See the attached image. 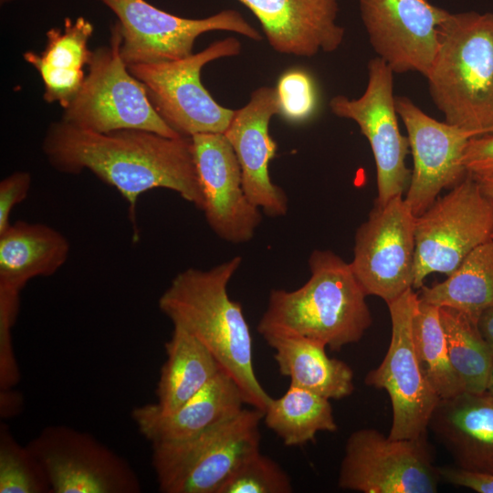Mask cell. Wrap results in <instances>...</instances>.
<instances>
[{"mask_svg":"<svg viewBox=\"0 0 493 493\" xmlns=\"http://www.w3.org/2000/svg\"><path fill=\"white\" fill-rule=\"evenodd\" d=\"M42 148L58 172L79 174L88 170L120 193L128 205L134 242L140 238L137 204L147 191L169 189L203 211L191 137L142 130L100 133L60 120L48 127Z\"/></svg>","mask_w":493,"mask_h":493,"instance_id":"6da1fadb","label":"cell"},{"mask_svg":"<svg viewBox=\"0 0 493 493\" xmlns=\"http://www.w3.org/2000/svg\"><path fill=\"white\" fill-rule=\"evenodd\" d=\"M242 257L236 256L209 268L178 273L158 300L173 327L196 338L240 388L246 404L265 412L271 397L259 383L253 363V340L242 306L227 285Z\"/></svg>","mask_w":493,"mask_h":493,"instance_id":"7a4b0ae2","label":"cell"},{"mask_svg":"<svg viewBox=\"0 0 493 493\" xmlns=\"http://www.w3.org/2000/svg\"><path fill=\"white\" fill-rule=\"evenodd\" d=\"M310 276L293 290L272 289L257 330L306 337L339 351L358 342L372 323L364 290L350 263L330 250L309 257Z\"/></svg>","mask_w":493,"mask_h":493,"instance_id":"3957f363","label":"cell"},{"mask_svg":"<svg viewBox=\"0 0 493 493\" xmlns=\"http://www.w3.org/2000/svg\"><path fill=\"white\" fill-rule=\"evenodd\" d=\"M429 94L445 121L493 132V14L450 13L425 76Z\"/></svg>","mask_w":493,"mask_h":493,"instance_id":"277c9868","label":"cell"},{"mask_svg":"<svg viewBox=\"0 0 493 493\" xmlns=\"http://www.w3.org/2000/svg\"><path fill=\"white\" fill-rule=\"evenodd\" d=\"M264 413L243 409L190 439L152 445V465L163 493H220L236 469L260 451Z\"/></svg>","mask_w":493,"mask_h":493,"instance_id":"5b68a950","label":"cell"},{"mask_svg":"<svg viewBox=\"0 0 493 493\" xmlns=\"http://www.w3.org/2000/svg\"><path fill=\"white\" fill-rule=\"evenodd\" d=\"M121 44L116 22L111 26L110 45L92 50L84 82L63 109L61 120L100 133L142 130L166 137L181 136L162 119L144 85L129 71L121 56Z\"/></svg>","mask_w":493,"mask_h":493,"instance_id":"8992f818","label":"cell"},{"mask_svg":"<svg viewBox=\"0 0 493 493\" xmlns=\"http://www.w3.org/2000/svg\"><path fill=\"white\" fill-rule=\"evenodd\" d=\"M240 52V41L229 37L181 59L127 67L144 85L158 114L176 133L186 137L225 133L235 110L214 100L201 81V71L213 60Z\"/></svg>","mask_w":493,"mask_h":493,"instance_id":"52a82bcc","label":"cell"},{"mask_svg":"<svg viewBox=\"0 0 493 493\" xmlns=\"http://www.w3.org/2000/svg\"><path fill=\"white\" fill-rule=\"evenodd\" d=\"M493 208L469 173L415 216L413 288L432 273L452 274L477 246L491 238Z\"/></svg>","mask_w":493,"mask_h":493,"instance_id":"ba28073f","label":"cell"},{"mask_svg":"<svg viewBox=\"0 0 493 493\" xmlns=\"http://www.w3.org/2000/svg\"><path fill=\"white\" fill-rule=\"evenodd\" d=\"M441 479L426 433L392 439L377 429L362 428L346 441L338 485L362 493H435Z\"/></svg>","mask_w":493,"mask_h":493,"instance_id":"9c48e42d","label":"cell"},{"mask_svg":"<svg viewBox=\"0 0 493 493\" xmlns=\"http://www.w3.org/2000/svg\"><path fill=\"white\" fill-rule=\"evenodd\" d=\"M118 17L121 34V56L127 66L157 64L193 54L196 38L210 31L224 30L255 41L262 36L233 9L193 19L161 10L145 0H99Z\"/></svg>","mask_w":493,"mask_h":493,"instance_id":"30bf717a","label":"cell"},{"mask_svg":"<svg viewBox=\"0 0 493 493\" xmlns=\"http://www.w3.org/2000/svg\"><path fill=\"white\" fill-rule=\"evenodd\" d=\"M418 294L409 288L387 303L392 332L382 362L365 376L367 385L387 392L392 404V425L388 437L414 438L425 434L440 398L425 377L414 351L413 319Z\"/></svg>","mask_w":493,"mask_h":493,"instance_id":"8fae6325","label":"cell"},{"mask_svg":"<svg viewBox=\"0 0 493 493\" xmlns=\"http://www.w3.org/2000/svg\"><path fill=\"white\" fill-rule=\"evenodd\" d=\"M27 446L47 476L50 493H139L130 463L89 433L48 425Z\"/></svg>","mask_w":493,"mask_h":493,"instance_id":"7c38bea8","label":"cell"},{"mask_svg":"<svg viewBox=\"0 0 493 493\" xmlns=\"http://www.w3.org/2000/svg\"><path fill=\"white\" fill-rule=\"evenodd\" d=\"M368 82L363 94L357 99L337 95L330 99L331 112L353 121L367 139L376 165L377 198L383 205L407 190L411 172L405 164L410 152L407 136L399 129L393 71L380 58H372L367 65Z\"/></svg>","mask_w":493,"mask_h":493,"instance_id":"4fadbf2b","label":"cell"},{"mask_svg":"<svg viewBox=\"0 0 493 493\" xmlns=\"http://www.w3.org/2000/svg\"><path fill=\"white\" fill-rule=\"evenodd\" d=\"M415 215L403 196L374 203L356 230L351 269L367 296L390 303L413 288Z\"/></svg>","mask_w":493,"mask_h":493,"instance_id":"5bb4252c","label":"cell"},{"mask_svg":"<svg viewBox=\"0 0 493 493\" xmlns=\"http://www.w3.org/2000/svg\"><path fill=\"white\" fill-rule=\"evenodd\" d=\"M413 156L405 202L415 216L424 213L445 188L467 175L464 154L469 140L478 134L428 116L409 98L395 96Z\"/></svg>","mask_w":493,"mask_h":493,"instance_id":"9a60e30c","label":"cell"},{"mask_svg":"<svg viewBox=\"0 0 493 493\" xmlns=\"http://www.w3.org/2000/svg\"><path fill=\"white\" fill-rule=\"evenodd\" d=\"M369 41L393 73L424 77L435 58L438 32L450 12L429 0H359Z\"/></svg>","mask_w":493,"mask_h":493,"instance_id":"2e32d148","label":"cell"},{"mask_svg":"<svg viewBox=\"0 0 493 493\" xmlns=\"http://www.w3.org/2000/svg\"><path fill=\"white\" fill-rule=\"evenodd\" d=\"M206 222L221 239L250 241L262 222L261 210L246 197L235 152L224 133L191 137Z\"/></svg>","mask_w":493,"mask_h":493,"instance_id":"e0dca14e","label":"cell"},{"mask_svg":"<svg viewBox=\"0 0 493 493\" xmlns=\"http://www.w3.org/2000/svg\"><path fill=\"white\" fill-rule=\"evenodd\" d=\"M278 115L275 88L260 87L249 101L235 110L225 135L237 158L245 194L267 215H287L288 200L285 191L269 175V163L278 150L269 133L270 120Z\"/></svg>","mask_w":493,"mask_h":493,"instance_id":"ac0fdd59","label":"cell"},{"mask_svg":"<svg viewBox=\"0 0 493 493\" xmlns=\"http://www.w3.org/2000/svg\"><path fill=\"white\" fill-rule=\"evenodd\" d=\"M259 21L270 47L284 55L310 58L342 44L338 0H237Z\"/></svg>","mask_w":493,"mask_h":493,"instance_id":"d6986e66","label":"cell"},{"mask_svg":"<svg viewBox=\"0 0 493 493\" xmlns=\"http://www.w3.org/2000/svg\"><path fill=\"white\" fill-rule=\"evenodd\" d=\"M246 404L234 379L224 370L177 409L161 412L154 403L136 406L131 419L146 440L153 444L194 437L240 413Z\"/></svg>","mask_w":493,"mask_h":493,"instance_id":"ffe728a7","label":"cell"},{"mask_svg":"<svg viewBox=\"0 0 493 493\" xmlns=\"http://www.w3.org/2000/svg\"><path fill=\"white\" fill-rule=\"evenodd\" d=\"M456 467L493 475V396L462 392L440 399L428 424Z\"/></svg>","mask_w":493,"mask_h":493,"instance_id":"44dd1931","label":"cell"},{"mask_svg":"<svg viewBox=\"0 0 493 493\" xmlns=\"http://www.w3.org/2000/svg\"><path fill=\"white\" fill-rule=\"evenodd\" d=\"M261 335L275 351L279 372L289 378V384L330 400L352 393V369L343 361L328 356L324 344L280 330H267Z\"/></svg>","mask_w":493,"mask_h":493,"instance_id":"7402d4cb","label":"cell"},{"mask_svg":"<svg viewBox=\"0 0 493 493\" xmlns=\"http://www.w3.org/2000/svg\"><path fill=\"white\" fill-rule=\"evenodd\" d=\"M93 25L79 16L74 22L66 18L64 30L53 27L47 33V44L41 53L26 51L24 59L39 73L44 83V100L58 102L64 109L79 91L92 51L88 48Z\"/></svg>","mask_w":493,"mask_h":493,"instance_id":"603a6c76","label":"cell"},{"mask_svg":"<svg viewBox=\"0 0 493 493\" xmlns=\"http://www.w3.org/2000/svg\"><path fill=\"white\" fill-rule=\"evenodd\" d=\"M69 251L67 237L47 225L10 224L0 234V287L21 291L30 279L55 274Z\"/></svg>","mask_w":493,"mask_h":493,"instance_id":"cb8c5ba5","label":"cell"},{"mask_svg":"<svg viewBox=\"0 0 493 493\" xmlns=\"http://www.w3.org/2000/svg\"><path fill=\"white\" fill-rule=\"evenodd\" d=\"M166 361L156 386V407L163 413L177 409L223 370L213 354L186 330L173 327L164 344Z\"/></svg>","mask_w":493,"mask_h":493,"instance_id":"d4e9b609","label":"cell"},{"mask_svg":"<svg viewBox=\"0 0 493 493\" xmlns=\"http://www.w3.org/2000/svg\"><path fill=\"white\" fill-rule=\"evenodd\" d=\"M420 300L438 308H451L477 322L493 303V239L471 251L444 281L423 286Z\"/></svg>","mask_w":493,"mask_h":493,"instance_id":"484cf974","label":"cell"},{"mask_svg":"<svg viewBox=\"0 0 493 493\" xmlns=\"http://www.w3.org/2000/svg\"><path fill=\"white\" fill-rule=\"evenodd\" d=\"M263 419L287 446H300L319 432L338 430L330 399L292 384L281 397L271 399Z\"/></svg>","mask_w":493,"mask_h":493,"instance_id":"4316f807","label":"cell"},{"mask_svg":"<svg viewBox=\"0 0 493 493\" xmlns=\"http://www.w3.org/2000/svg\"><path fill=\"white\" fill-rule=\"evenodd\" d=\"M452 366L466 392L482 393L493 365V350L477 322L451 308H439Z\"/></svg>","mask_w":493,"mask_h":493,"instance_id":"83f0119b","label":"cell"},{"mask_svg":"<svg viewBox=\"0 0 493 493\" xmlns=\"http://www.w3.org/2000/svg\"><path fill=\"white\" fill-rule=\"evenodd\" d=\"M412 332L420 368L439 398H450L464 392L450 362L439 308L419 299Z\"/></svg>","mask_w":493,"mask_h":493,"instance_id":"f1b7e54d","label":"cell"},{"mask_svg":"<svg viewBox=\"0 0 493 493\" xmlns=\"http://www.w3.org/2000/svg\"><path fill=\"white\" fill-rule=\"evenodd\" d=\"M44 467L29 447L0 425V493H50Z\"/></svg>","mask_w":493,"mask_h":493,"instance_id":"f546056e","label":"cell"},{"mask_svg":"<svg viewBox=\"0 0 493 493\" xmlns=\"http://www.w3.org/2000/svg\"><path fill=\"white\" fill-rule=\"evenodd\" d=\"M292 490L285 470L258 451L236 469L220 493H290Z\"/></svg>","mask_w":493,"mask_h":493,"instance_id":"4dcf8cb0","label":"cell"},{"mask_svg":"<svg viewBox=\"0 0 493 493\" xmlns=\"http://www.w3.org/2000/svg\"><path fill=\"white\" fill-rule=\"evenodd\" d=\"M278 115L290 123H303L316 113L319 95L312 76L303 68L283 72L275 87Z\"/></svg>","mask_w":493,"mask_h":493,"instance_id":"1f68e13d","label":"cell"},{"mask_svg":"<svg viewBox=\"0 0 493 493\" xmlns=\"http://www.w3.org/2000/svg\"><path fill=\"white\" fill-rule=\"evenodd\" d=\"M20 292L0 287V390L14 388L21 378L12 341V329L19 311Z\"/></svg>","mask_w":493,"mask_h":493,"instance_id":"d6a6232c","label":"cell"},{"mask_svg":"<svg viewBox=\"0 0 493 493\" xmlns=\"http://www.w3.org/2000/svg\"><path fill=\"white\" fill-rule=\"evenodd\" d=\"M32 183L29 173L18 171L0 182V234L10 226V215L14 207L28 194Z\"/></svg>","mask_w":493,"mask_h":493,"instance_id":"836d02e7","label":"cell"},{"mask_svg":"<svg viewBox=\"0 0 493 493\" xmlns=\"http://www.w3.org/2000/svg\"><path fill=\"white\" fill-rule=\"evenodd\" d=\"M467 173L476 178L493 177V132L471 138L464 154Z\"/></svg>","mask_w":493,"mask_h":493,"instance_id":"e575fe53","label":"cell"},{"mask_svg":"<svg viewBox=\"0 0 493 493\" xmlns=\"http://www.w3.org/2000/svg\"><path fill=\"white\" fill-rule=\"evenodd\" d=\"M441 478L447 483L478 493H493V475L467 471L458 467H439Z\"/></svg>","mask_w":493,"mask_h":493,"instance_id":"d590c367","label":"cell"},{"mask_svg":"<svg viewBox=\"0 0 493 493\" xmlns=\"http://www.w3.org/2000/svg\"><path fill=\"white\" fill-rule=\"evenodd\" d=\"M24 397L14 388L0 390V416L9 419L18 415L23 410Z\"/></svg>","mask_w":493,"mask_h":493,"instance_id":"8d00e7d4","label":"cell"},{"mask_svg":"<svg viewBox=\"0 0 493 493\" xmlns=\"http://www.w3.org/2000/svg\"><path fill=\"white\" fill-rule=\"evenodd\" d=\"M477 327L483 338L493 350V303L480 314Z\"/></svg>","mask_w":493,"mask_h":493,"instance_id":"74e56055","label":"cell"},{"mask_svg":"<svg viewBox=\"0 0 493 493\" xmlns=\"http://www.w3.org/2000/svg\"><path fill=\"white\" fill-rule=\"evenodd\" d=\"M476 179L479 184L481 192L493 208V177H483Z\"/></svg>","mask_w":493,"mask_h":493,"instance_id":"f35d334b","label":"cell"},{"mask_svg":"<svg viewBox=\"0 0 493 493\" xmlns=\"http://www.w3.org/2000/svg\"><path fill=\"white\" fill-rule=\"evenodd\" d=\"M488 393H489L493 396V365L490 371L487 390Z\"/></svg>","mask_w":493,"mask_h":493,"instance_id":"ab89813d","label":"cell"},{"mask_svg":"<svg viewBox=\"0 0 493 493\" xmlns=\"http://www.w3.org/2000/svg\"><path fill=\"white\" fill-rule=\"evenodd\" d=\"M10 0H0L1 4H5L7 2H9Z\"/></svg>","mask_w":493,"mask_h":493,"instance_id":"60d3db41","label":"cell"},{"mask_svg":"<svg viewBox=\"0 0 493 493\" xmlns=\"http://www.w3.org/2000/svg\"><path fill=\"white\" fill-rule=\"evenodd\" d=\"M491 239H493V230H492V233H491Z\"/></svg>","mask_w":493,"mask_h":493,"instance_id":"b9f144b4","label":"cell"}]
</instances>
